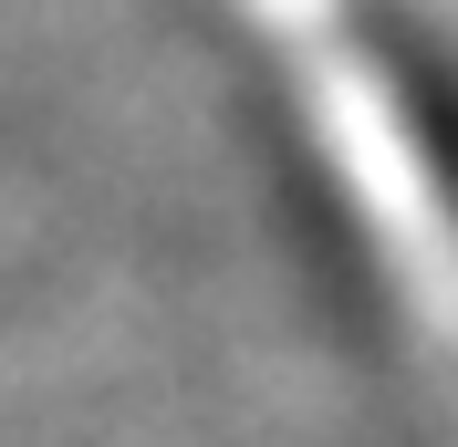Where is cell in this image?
I'll return each instance as SVG.
<instances>
[{
	"label": "cell",
	"instance_id": "obj_1",
	"mask_svg": "<svg viewBox=\"0 0 458 447\" xmlns=\"http://www.w3.org/2000/svg\"><path fill=\"white\" fill-rule=\"evenodd\" d=\"M344 21H354V42H365L375 84H386V114H396L406 156L428 167L437 208L458 219V53L406 11V0H354Z\"/></svg>",
	"mask_w": 458,
	"mask_h": 447
}]
</instances>
